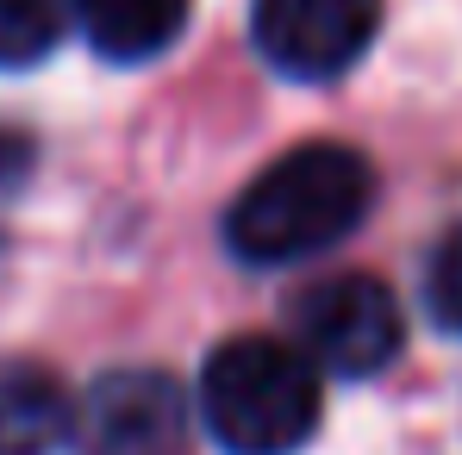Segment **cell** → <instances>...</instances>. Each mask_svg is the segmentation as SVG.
Segmentation results:
<instances>
[{
  "instance_id": "1",
  "label": "cell",
  "mask_w": 462,
  "mask_h": 455,
  "mask_svg": "<svg viewBox=\"0 0 462 455\" xmlns=\"http://www.w3.org/2000/svg\"><path fill=\"white\" fill-rule=\"evenodd\" d=\"M375 206V162L350 144L312 138L275 156L226 213V243L250 268H288L325 256Z\"/></svg>"
},
{
  "instance_id": "2",
  "label": "cell",
  "mask_w": 462,
  "mask_h": 455,
  "mask_svg": "<svg viewBox=\"0 0 462 455\" xmlns=\"http://www.w3.org/2000/svg\"><path fill=\"white\" fill-rule=\"evenodd\" d=\"M194 405L226 455H300L325 418V369L288 337H226Z\"/></svg>"
},
{
  "instance_id": "3",
  "label": "cell",
  "mask_w": 462,
  "mask_h": 455,
  "mask_svg": "<svg viewBox=\"0 0 462 455\" xmlns=\"http://www.w3.org/2000/svg\"><path fill=\"white\" fill-rule=\"evenodd\" d=\"M294 343L325 375L375 380L406 350V305L382 275H363V268L325 275L294 300Z\"/></svg>"
},
{
  "instance_id": "4",
  "label": "cell",
  "mask_w": 462,
  "mask_h": 455,
  "mask_svg": "<svg viewBox=\"0 0 462 455\" xmlns=\"http://www.w3.org/2000/svg\"><path fill=\"white\" fill-rule=\"evenodd\" d=\"M194 399L162 369H106L76 399V455H194Z\"/></svg>"
},
{
  "instance_id": "5",
  "label": "cell",
  "mask_w": 462,
  "mask_h": 455,
  "mask_svg": "<svg viewBox=\"0 0 462 455\" xmlns=\"http://www.w3.org/2000/svg\"><path fill=\"white\" fill-rule=\"evenodd\" d=\"M382 32V0H256L250 38L256 57L288 81L350 76Z\"/></svg>"
},
{
  "instance_id": "6",
  "label": "cell",
  "mask_w": 462,
  "mask_h": 455,
  "mask_svg": "<svg viewBox=\"0 0 462 455\" xmlns=\"http://www.w3.org/2000/svg\"><path fill=\"white\" fill-rule=\"evenodd\" d=\"M76 399L57 369L32 356H0V455H57L69 450Z\"/></svg>"
},
{
  "instance_id": "7",
  "label": "cell",
  "mask_w": 462,
  "mask_h": 455,
  "mask_svg": "<svg viewBox=\"0 0 462 455\" xmlns=\"http://www.w3.org/2000/svg\"><path fill=\"white\" fill-rule=\"evenodd\" d=\"M194 0H76V25L106 63H151L188 32Z\"/></svg>"
},
{
  "instance_id": "8",
  "label": "cell",
  "mask_w": 462,
  "mask_h": 455,
  "mask_svg": "<svg viewBox=\"0 0 462 455\" xmlns=\"http://www.w3.org/2000/svg\"><path fill=\"white\" fill-rule=\"evenodd\" d=\"M76 25V0H0V69H38L63 32Z\"/></svg>"
},
{
  "instance_id": "9",
  "label": "cell",
  "mask_w": 462,
  "mask_h": 455,
  "mask_svg": "<svg viewBox=\"0 0 462 455\" xmlns=\"http://www.w3.org/2000/svg\"><path fill=\"white\" fill-rule=\"evenodd\" d=\"M425 312L444 337H462V225L444 231L425 262Z\"/></svg>"
},
{
  "instance_id": "10",
  "label": "cell",
  "mask_w": 462,
  "mask_h": 455,
  "mask_svg": "<svg viewBox=\"0 0 462 455\" xmlns=\"http://www.w3.org/2000/svg\"><path fill=\"white\" fill-rule=\"evenodd\" d=\"M25 168H32V144H25L19 132H0V194H6V187H19V181H25Z\"/></svg>"
}]
</instances>
